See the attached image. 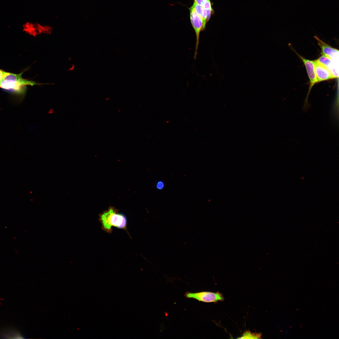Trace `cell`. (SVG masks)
I'll use <instances>...</instances> for the list:
<instances>
[{"label":"cell","mask_w":339,"mask_h":339,"mask_svg":"<svg viewBox=\"0 0 339 339\" xmlns=\"http://www.w3.org/2000/svg\"><path fill=\"white\" fill-rule=\"evenodd\" d=\"M298 55L304 65L309 79V89L307 97L305 100L304 105V108H306V110L308 106L307 104L308 103V98L310 92L313 86L315 83H317L315 71V61L306 59L300 55L299 54Z\"/></svg>","instance_id":"cell-5"},{"label":"cell","mask_w":339,"mask_h":339,"mask_svg":"<svg viewBox=\"0 0 339 339\" xmlns=\"http://www.w3.org/2000/svg\"><path fill=\"white\" fill-rule=\"evenodd\" d=\"M99 220L102 229L109 234L112 232V227L124 229L128 233L126 216L123 214L117 213L113 207H110L108 210L100 214Z\"/></svg>","instance_id":"cell-1"},{"label":"cell","mask_w":339,"mask_h":339,"mask_svg":"<svg viewBox=\"0 0 339 339\" xmlns=\"http://www.w3.org/2000/svg\"><path fill=\"white\" fill-rule=\"evenodd\" d=\"M187 298L195 299L199 301L205 303H215L223 301L224 298L222 293L218 292H212L202 291L196 293L187 292L185 295Z\"/></svg>","instance_id":"cell-3"},{"label":"cell","mask_w":339,"mask_h":339,"mask_svg":"<svg viewBox=\"0 0 339 339\" xmlns=\"http://www.w3.org/2000/svg\"><path fill=\"white\" fill-rule=\"evenodd\" d=\"M164 186V184L163 182L162 181H159L156 184V187L157 189L159 190H161L162 189Z\"/></svg>","instance_id":"cell-12"},{"label":"cell","mask_w":339,"mask_h":339,"mask_svg":"<svg viewBox=\"0 0 339 339\" xmlns=\"http://www.w3.org/2000/svg\"><path fill=\"white\" fill-rule=\"evenodd\" d=\"M190 21L195 32L196 36V44L194 59H196L199 43L200 32L203 30L206 27L204 25L202 19L196 13L194 7L192 5L189 8Z\"/></svg>","instance_id":"cell-4"},{"label":"cell","mask_w":339,"mask_h":339,"mask_svg":"<svg viewBox=\"0 0 339 339\" xmlns=\"http://www.w3.org/2000/svg\"><path fill=\"white\" fill-rule=\"evenodd\" d=\"M22 73L19 74L5 72L4 77L0 83V88L8 91L17 94H23L25 86L37 84V83L26 80L22 77Z\"/></svg>","instance_id":"cell-2"},{"label":"cell","mask_w":339,"mask_h":339,"mask_svg":"<svg viewBox=\"0 0 339 339\" xmlns=\"http://www.w3.org/2000/svg\"><path fill=\"white\" fill-rule=\"evenodd\" d=\"M194 3L200 5L205 9L210 16L213 12L210 0H193Z\"/></svg>","instance_id":"cell-10"},{"label":"cell","mask_w":339,"mask_h":339,"mask_svg":"<svg viewBox=\"0 0 339 339\" xmlns=\"http://www.w3.org/2000/svg\"><path fill=\"white\" fill-rule=\"evenodd\" d=\"M192 5L196 13L202 19L204 25L206 27V24L208 22L211 16L209 14L205 9L200 5L193 2Z\"/></svg>","instance_id":"cell-9"},{"label":"cell","mask_w":339,"mask_h":339,"mask_svg":"<svg viewBox=\"0 0 339 339\" xmlns=\"http://www.w3.org/2000/svg\"><path fill=\"white\" fill-rule=\"evenodd\" d=\"M314 37L317 41L318 45L321 49L322 55L330 58L335 63H337V61L338 62V50L330 46L317 36H315Z\"/></svg>","instance_id":"cell-6"},{"label":"cell","mask_w":339,"mask_h":339,"mask_svg":"<svg viewBox=\"0 0 339 339\" xmlns=\"http://www.w3.org/2000/svg\"><path fill=\"white\" fill-rule=\"evenodd\" d=\"M315 65L317 83L336 78L328 68L317 60L315 61Z\"/></svg>","instance_id":"cell-7"},{"label":"cell","mask_w":339,"mask_h":339,"mask_svg":"<svg viewBox=\"0 0 339 339\" xmlns=\"http://www.w3.org/2000/svg\"><path fill=\"white\" fill-rule=\"evenodd\" d=\"M261 334L259 333H251L248 331H245L239 339H259L261 338Z\"/></svg>","instance_id":"cell-11"},{"label":"cell","mask_w":339,"mask_h":339,"mask_svg":"<svg viewBox=\"0 0 339 339\" xmlns=\"http://www.w3.org/2000/svg\"><path fill=\"white\" fill-rule=\"evenodd\" d=\"M6 72L0 70V83L3 79Z\"/></svg>","instance_id":"cell-13"},{"label":"cell","mask_w":339,"mask_h":339,"mask_svg":"<svg viewBox=\"0 0 339 339\" xmlns=\"http://www.w3.org/2000/svg\"><path fill=\"white\" fill-rule=\"evenodd\" d=\"M316 60L328 68L336 78L338 77V74L336 71V65L331 59L322 55Z\"/></svg>","instance_id":"cell-8"}]
</instances>
